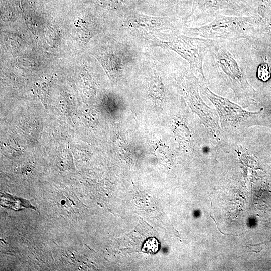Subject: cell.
<instances>
[{"instance_id": "1", "label": "cell", "mask_w": 271, "mask_h": 271, "mask_svg": "<svg viewBox=\"0 0 271 271\" xmlns=\"http://www.w3.org/2000/svg\"><path fill=\"white\" fill-rule=\"evenodd\" d=\"M270 25L257 13L230 16L218 14L209 22L196 27H183L181 32L188 36L211 39L247 40L259 51L266 45Z\"/></svg>"}, {"instance_id": "2", "label": "cell", "mask_w": 271, "mask_h": 271, "mask_svg": "<svg viewBox=\"0 0 271 271\" xmlns=\"http://www.w3.org/2000/svg\"><path fill=\"white\" fill-rule=\"evenodd\" d=\"M214 39L193 37L183 34L180 30H166L147 34L137 43L142 47H157L178 54L189 65L200 86H207L203 63Z\"/></svg>"}, {"instance_id": "3", "label": "cell", "mask_w": 271, "mask_h": 271, "mask_svg": "<svg viewBox=\"0 0 271 271\" xmlns=\"http://www.w3.org/2000/svg\"><path fill=\"white\" fill-rule=\"evenodd\" d=\"M217 75L234 92L243 106L256 105L255 90L249 84L239 63L222 39H214L208 51Z\"/></svg>"}, {"instance_id": "4", "label": "cell", "mask_w": 271, "mask_h": 271, "mask_svg": "<svg viewBox=\"0 0 271 271\" xmlns=\"http://www.w3.org/2000/svg\"><path fill=\"white\" fill-rule=\"evenodd\" d=\"M116 23V36L134 44L143 36L166 30H180L186 19L177 17L152 16L143 14L122 15Z\"/></svg>"}, {"instance_id": "5", "label": "cell", "mask_w": 271, "mask_h": 271, "mask_svg": "<svg viewBox=\"0 0 271 271\" xmlns=\"http://www.w3.org/2000/svg\"><path fill=\"white\" fill-rule=\"evenodd\" d=\"M200 87L202 93L216 107L222 128L238 129L267 123L263 108L254 112L245 111L229 100L214 94L207 86Z\"/></svg>"}, {"instance_id": "6", "label": "cell", "mask_w": 271, "mask_h": 271, "mask_svg": "<svg viewBox=\"0 0 271 271\" xmlns=\"http://www.w3.org/2000/svg\"><path fill=\"white\" fill-rule=\"evenodd\" d=\"M224 10L246 15L257 13L246 0H195L192 13L186 18V26L196 27L201 25L203 21L209 22L219 11Z\"/></svg>"}, {"instance_id": "7", "label": "cell", "mask_w": 271, "mask_h": 271, "mask_svg": "<svg viewBox=\"0 0 271 271\" xmlns=\"http://www.w3.org/2000/svg\"><path fill=\"white\" fill-rule=\"evenodd\" d=\"M257 13L271 24V0H255Z\"/></svg>"}, {"instance_id": "8", "label": "cell", "mask_w": 271, "mask_h": 271, "mask_svg": "<svg viewBox=\"0 0 271 271\" xmlns=\"http://www.w3.org/2000/svg\"><path fill=\"white\" fill-rule=\"evenodd\" d=\"M261 54L263 62L260 63L257 68L256 75L260 81L266 82L271 78V68L266 56L264 55L265 56V59Z\"/></svg>"}, {"instance_id": "9", "label": "cell", "mask_w": 271, "mask_h": 271, "mask_svg": "<svg viewBox=\"0 0 271 271\" xmlns=\"http://www.w3.org/2000/svg\"><path fill=\"white\" fill-rule=\"evenodd\" d=\"M160 247L159 243L155 238H150L148 239L144 243L142 247V250L144 252L155 253Z\"/></svg>"}, {"instance_id": "10", "label": "cell", "mask_w": 271, "mask_h": 271, "mask_svg": "<svg viewBox=\"0 0 271 271\" xmlns=\"http://www.w3.org/2000/svg\"><path fill=\"white\" fill-rule=\"evenodd\" d=\"M266 56L268 61L271 62V46L267 47L263 52L260 53Z\"/></svg>"}, {"instance_id": "11", "label": "cell", "mask_w": 271, "mask_h": 271, "mask_svg": "<svg viewBox=\"0 0 271 271\" xmlns=\"http://www.w3.org/2000/svg\"><path fill=\"white\" fill-rule=\"evenodd\" d=\"M270 30L267 36L266 39V48L271 46V24L270 25Z\"/></svg>"}]
</instances>
